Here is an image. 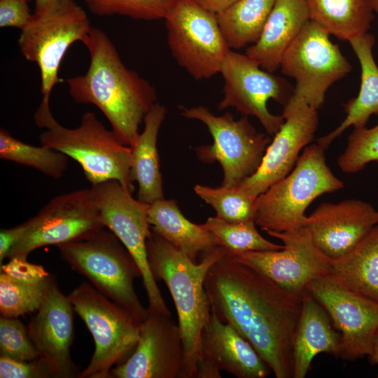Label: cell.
Listing matches in <instances>:
<instances>
[{
  "label": "cell",
  "instance_id": "6da1fadb",
  "mask_svg": "<svg viewBox=\"0 0 378 378\" xmlns=\"http://www.w3.org/2000/svg\"><path fill=\"white\" fill-rule=\"evenodd\" d=\"M204 286L211 311L254 347L276 378H293V342L303 295L228 254L211 267Z\"/></svg>",
  "mask_w": 378,
  "mask_h": 378
},
{
  "label": "cell",
  "instance_id": "7a4b0ae2",
  "mask_svg": "<svg viewBox=\"0 0 378 378\" xmlns=\"http://www.w3.org/2000/svg\"><path fill=\"white\" fill-rule=\"evenodd\" d=\"M82 43L90 54L89 67L84 74L66 80L69 93L76 103L97 106L119 141L131 147L140 124L156 103L155 89L126 67L104 31L92 27Z\"/></svg>",
  "mask_w": 378,
  "mask_h": 378
},
{
  "label": "cell",
  "instance_id": "3957f363",
  "mask_svg": "<svg viewBox=\"0 0 378 378\" xmlns=\"http://www.w3.org/2000/svg\"><path fill=\"white\" fill-rule=\"evenodd\" d=\"M146 247L153 275L156 281L164 282L176 309L184 348L179 378H195L201 333L211 313L206 276L211 267L228 251L217 246L196 263L153 231Z\"/></svg>",
  "mask_w": 378,
  "mask_h": 378
},
{
  "label": "cell",
  "instance_id": "277c9868",
  "mask_svg": "<svg viewBox=\"0 0 378 378\" xmlns=\"http://www.w3.org/2000/svg\"><path fill=\"white\" fill-rule=\"evenodd\" d=\"M49 105L41 102L34 116L36 125L45 129L39 136L41 145L76 161L92 185L115 179L132 192L131 147L121 143L94 113H85L78 127L67 128L55 120Z\"/></svg>",
  "mask_w": 378,
  "mask_h": 378
},
{
  "label": "cell",
  "instance_id": "5b68a950",
  "mask_svg": "<svg viewBox=\"0 0 378 378\" xmlns=\"http://www.w3.org/2000/svg\"><path fill=\"white\" fill-rule=\"evenodd\" d=\"M325 150L318 143L306 146L290 173L258 196L256 225L265 232L304 227V212L316 198L343 188L326 163Z\"/></svg>",
  "mask_w": 378,
  "mask_h": 378
},
{
  "label": "cell",
  "instance_id": "8992f818",
  "mask_svg": "<svg viewBox=\"0 0 378 378\" xmlns=\"http://www.w3.org/2000/svg\"><path fill=\"white\" fill-rule=\"evenodd\" d=\"M106 228L57 247L62 258L97 290L143 321L148 311L134 288V279L141 277L140 269L119 239Z\"/></svg>",
  "mask_w": 378,
  "mask_h": 378
},
{
  "label": "cell",
  "instance_id": "52a82bcc",
  "mask_svg": "<svg viewBox=\"0 0 378 378\" xmlns=\"http://www.w3.org/2000/svg\"><path fill=\"white\" fill-rule=\"evenodd\" d=\"M68 298L95 344L89 365L78 377L111 378L112 368L123 363L135 349L142 321L87 282L76 287Z\"/></svg>",
  "mask_w": 378,
  "mask_h": 378
},
{
  "label": "cell",
  "instance_id": "ba28073f",
  "mask_svg": "<svg viewBox=\"0 0 378 378\" xmlns=\"http://www.w3.org/2000/svg\"><path fill=\"white\" fill-rule=\"evenodd\" d=\"M92 27L84 9L75 0H54L34 11L21 30L18 43L25 59L36 63L41 74V102H49L68 48L83 42Z\"/></svg>",
  "mask_w": 378,
  "mask_h": 378
},
{
  "label": "cell",
  "instance_id": "9c48e42d",
  "mask_svg": "<svg viewBox=\"0 0 378 378\" xmlns=\"http://www.w3.org/2000/svg\"><path fill=\"white\" fill-rule=\"evenodd\" d=\"M181 115L199 120L208 128L214 142L199 146L196 152L201 161L220 164L222 186H237L256 172L271 139L258 132L246 115L234 120L230 113L216 115L202 106L181 107Z\"/></svg>",
  "mask_w": 378,
  "mask_h": 378
},
{
  "label": "cell",
  "instance_id": "30bf717a",
  "mask_svg": "<svg viewBox=\"0 0 378 378\" xmlns=\"http://www.w3.org/2000/svg\"><path fill=\"white\" fill-rule=\"evenodd\" d=\"M91 188L104 225L119 239L140 269L148 307L171 316L148 260L146 242L152 233L149 204L134 199L132 192L115 179Z\"/></svg>",
  "mask_w": 378,
  "mask_h": 378
},
{
  "label": "cell",
  "instance_id": "8fae6325",
  "mask_svg": "<svg viewBox=\"0 0 378 378\" xmlns=\"http://www.w3.org/2000/svg\"><path fill=\"white\" fill-rule=\"evenodd\" d=\"M164 20L168 44L179 66L196 80L220 73L230 48L216 14L195 0H179Z\"/></svg>",
  "mask_w": 378,
  "mask_h": 378
},
{
  "label": "cell",
  "instance_id": "7c38bea8",
  "mask_svg": "<svg viewBox=\"0 0 378 378\" xmlns=\"http://www.w3.org/2000/svg\"><path fill=\"white\" fill-rule=\"evenodd\" d=\"M329 34L309 20L284 53L281 72L295 79L293 96L318 110L328 89L347 75L351 66Z\"/></svg>",
  "mask_w": 378,
  "mask_h": 378
},
{
  "label": "cell",
  "instance_id": "4fadbf2b",
  "mask_svg": "<svg viewBox=\"0 0 378 378\" xmlns=\"http://www.w3.org/2000/svg\"><path fill=\"white\" fill-rule=\"evenodd\" d=\"M25 222L24 234L9 253V259H27L38 248L83 239L106 227L92 188L55 196Z\"/></svg>",
  "mask_w": 378,
  "mask_h": 378
},
{
  "label": "cell",
  "instance_id": "5bb4252c",
  "mask_svg": "<svg viewBox=\"0 0 378 378\" xmlns=\"http://www.w3.org/2000/svg\"><path fill=\"white\" fill-rule=\"evenodd\" d=\"M220 73L225 83L218 108L234 107L244 115L255 117L267 134L274 135L284 118L282 115L270 113L267 104L273 99L284 105L293 92L289 83L262 69L246 54L232 49L227 51Z\"/></svg>",
  "mask_w": 378,
  "mask_h": 378
},
{
  "label": "cell",
  "instance_id": "9a60e30c",
  "mask_svg": "<svg viewBox=\"0 0 378 378\" xmlns=\"http://www.w3.org/2000/svg\"><path fill=\"white\" fill-rule=\"evenodd\" d=\"M266 232L280 239L284 248L228 255L260 272L283 288L301 295L312 281L329 274V258L315 246L304 226Z\"/></svg>",
  "mask_w": 378,
  "mask_h": 378
},
{
  "label": "cell",
  "instance_id": "2e32d148",
  "mask_svg": "<svg viewBox=\"0 0 378 378\" xmlns=\"http://www.w3.org/2000/svg\"><path fill=\"white\" fill-rule=\"evenodd\" d=\"M307 291L340 332L337 357L354 360L370 356L378 327V302L351 291L330 274L312 281Z\"/></svg>",
  "mask_w": 378,
  "mask_h": 378
},
{
  "label": "cell",
  "instance_id": "e0dca14e",
  "mask_svg": "<svg viewBox=\"0 0 378 378\" xmlns=\"http://www.w3.org/2000/svg\"><path fill=\"white\" fill-rule=\"evenodd\" d=\"M284 122L268 145L256 172L238 186L258 197L295 167L299 153L312 143L318 127L317 110L293 95L284 105Z\"/></svg>",
  "mask_w": 378,
  "mask_h": 378
},
{
  "label": "cell",
  "instance_id": "ac0fdd59",
  "mask_svg": "<svg viewBox=\"0 0 378 378\" xmlns=\"http://www.w3.org/2000/svg\"><path fill=\"white\" fill-rule=\"evenodd\" d=\"M139 338L131 356L112 368L111 377L179 378L184 360L178 324L170 315L148 307Z\"/></svg>",
  "mask_w": 378,
  "mask_h": 378
},
{
  "label": "cell",
  "instance_id": "d6986e66",
  "mask_svg": "<svg viewBox=\"0 0 378 378\" xmlns=\"http://www.w3.org/2000/svg\"><path fill=\"white\" fill-rule=\"evenodd\" d=\"M74 311L68 295L63 294L52 275L44 300L27 327L38 358L54 378L78 375L70 351Z\"/></svg>",
  "mask_w": 378,
  "mask_h": 378
},
{
  "label": "cell",
  "instance_id": "ffe728a7",
  "mask_svg": "<svg viewBox=\"0 0 378 378\" xmlns=\"http://www.w3.org/2000/svg\"><path fill=\"white\" fill-rule=\"evenodd\" d=\"M265 378L270 369L254 347L211 311L201 333L195 378Z\"/></svg>",
  "mask_w": 378,
  "mask_h": 378
},
{
  "label": "cell",
  "instance_id": "44dd1931",
  "mask_svg": "<svg viewBox=\"0 0 378 378\" xmlns=\"http://www.w3.org/2000/svg\"><path fill=\"white\" fill-rule=\"evenodd\" d=\"M378 224V211L360 200L323 202L307 216L313 243L329 259L351 251Z\"/></svg>",
  "mask_w": 378,
  "mask_h": 378
},
{
  "label": "cell",
  "instance_id": "7402d4cb",
  "mask_svg": "<svg viewBox=\"0 0 378 378\" xmlns=\"http://www.w3.org/2000/svg\"><path fill=\"white\" fill-rule=\"evenodd\" d=\"M310 20L306 0H275L258 40L246 55L270 73L280 67L282 57Z\"/></svg>",
  "mask_w": 378,
  "mask_h": 378
},
{
  "label": "cell",
  "instance_id": "603a6c76",
  "mask_svg": "<svg viewBox=\"0 0 378 378\" xmlns=\"http://www.w3.org/2000/svg\"><path fill=\"white\" fill-rule=\"evenodd\" d=\"M340 344V334L332 328L328 314L306 291L293 342V378L305 377L318 354L337 356Z\"/></svg>",
  "mask_w": 378,
  "mask_h": 378
},
{
  "label": "cell",
  "instance_id": "cb8c5ba5",
  "mask_svg": "<svg viewBox=\"0 0 378 378\" xmlns=\"http://www.w3.org/2000/svg\"><path fill=\"white\" fill-rule=\"evenodd\" d=\"M349 42L360 64V90L356 97L344 105L346 115L340 125L317 140L326 149L349 127L365 126L371 115H378V66L372 55L374 37L367 32Z\"/></svg>",
  "mask_w": 378,
  "mask_h": 378
},
{
  "label": "cell",
  "instance_id": "d4e9b609",
  "mask_svg": "<svg viewBox=\"0 0 378 378\" xmlns=\"http://www.w3.org/2000/svg\"><path fill=\"white\" fill-rule=\"evenodd\" d=\"M165 115L166 108L155 103L144 118L143 132L131 146L132 177L138 183V200L147 204L164 198L157 140Z\"/></svg>",
  "mask_w": 378,
  "mask_h": 378
},
{
  "label": "cell",
  "instance_id": "484cf974",
  "mask_svg": "<svg viewBox=\"0 0 378 378\" xmlns=\"http://www.w3.org/2000/svg\"><path fill=\"white\" fill-rule=\"evenodd\" d=\"M148 218L151 230L196 261L197 255L217 246L211 233L181 213L177 202L164 198L149 204Z\"/></svg>",
  "mask_w": 378,
  "mask_h": 378
},
{
  "label": "cell",
  "instance_id": "4316f807",
  "mask_svg": "<svg viewBox=\"0 0 378 378\" xmlns=\"http://www.w3.org/2000/svg\"><path fill=\"white\" fill-rule=\"evenodd\" d=\"M329 260V274L351 291L378 302V224L348 253Z\"/></svg>",
  "mask_w": 378,
  "mask_h": 378
},
{
  "label": "cell",
  "instance_id": "83f0119b",
  "mask_svg": "<svg viewBox=\"0 0 378 378\" xmlns=\"http://www.w3.org/2000/svg\"><path fill=\"white\" fill-rule=\"evenodd\" d=\"M306 1L310 20L342 40L367 33L374 18L372 0Z\"/></svg>",
  "mask_w": 378,
  "mask_h": 378
},
{
  "label": "cell",
  "instance_id": "f1b7e54d",
  "mask_svg": "<svg viewBox=\"0 0 378 378\" xmlns=\"http://www.w3.org/2000/svg\"><path fill=\"white\" fill-rule=\"evenodd\" d=\"M275 0H239L216 15L230 49L254 44L260 38Z\"/></svg>",
  "mask_w": 378,
  "mask_h": 378
},
{
  "label": "cell",
  "instance_id": "f546056e",
  "mask_svg": "<svg viewBox=\"0 0 378 378\" xmlns=\"http://www.w3.org/2000/svg\"><path fill=\"white\" fill-rule=\"evenodd\" d=\"M0 158L34 168L55 178L63 175L69 160L67 155L56 150L22 142L3 127L0 130Z\"/></svg>",
  "mask_w": 378,
  "mask_h": 378
},
{
  "label": "cell",
  "instance_id": "4dcf8cb0",
  "mask_svg": "<svg viewBox=\"0 0 378 378\" xmlns=\"http://www.w3.org/2000/svg\"><path fill=\"white\" fill-rule=\"evenodd\" d=\"M202 225L213 234L217 245L225 248L228 254L284 248L283 244L264 238L258 231L254 220L230 223L215 216L208 218Z\"/></svg>",
  "mask_w": 378,
  "mask_h": 378
},
{
  "label": "cell",
  "instance_id": "1f68e13d",
  "mask_svg": "<svg viewBox=\"0 0 378 378\" xmlns=\"http://www.w3.org/2000/svg\"><path fill=\"white\" fill-rule=\"evenodd\" d=\"M194 190L214 209L218 218L230 223L255 221L257 197L247 195L238 186L213 188L196 185Z\"/></svg>",
  "mask_w": 378,
  "mask_h": 378
},
{
  "label": "cell",
  "instance_id": "d6a6232c",
  "mask_svg": "<svg viewBox=\"0 0 378 378\" xmlns=\"http://www.w3.org/2000/svg\"><path fill=\"white\" fill-rule=\"evenodd\" d=\"M36 283L15 281L0 272V314L19 317L36 312L46 296L50 278Z\"/></svg>",
  "mask_w": 378,
  "mask_h": 378
},
{
  "label": "cell",
  "instance_id": "836d02e7",
  "mask_svg": "<svg viewBox=\"0 0 378 378\" xmlns=\"http://www.w3.org/2000/svg\"><path fill=\"white\" fill-rule=\"evenodd\" d=\"M179 0H83L89 10L97 16L115 15L134 20L165 19Z\"/></svg>",
  "mask_w": 378,
  "mask_h": 378
},
{
  "label": "cell",
  "instance_id": "e575fe53",
  "mask_svg": "<svg viewBox=\"0 0 378 378\" xmlns=\"http://www.w3.org/2000/svg\"><path fill=\"white\" fill-rule=\"evenodd\" d=\"M372 162H378V124L371 128L354 127L344 151L338 158L340 169L354 174Z\"/></svg>",
  "mask_w": 378,
  "mask_h": 378
},
{
  "label": "cell",
  "instance_id": "d590c367",
  "mask_svg": "<svg viewBox=\"0 0 378 378\" xmlns=\"http://www.w3.org/2000/svg\"><path fill=\"white\" fill-rule=\"evenodd\" d=\"M0 356L30 361L38 358L26 326L18 317L0 318Z\"/></svg>",
  "mask_w": 378,
  "mask_h": 378
},
{
  "label": "cell",
  "instance_id": "8d00e7d4",
  "mask_svg": "<svg viewBox=\"0 0 378 378\" xmlns=\"http://www.w3.org/2000/svg\"><path fill=\"white\" fill-rule=\"evenodd\" d=\"M1 378H50L52 375L39 359L22 361L0 356Z\"/></svg>",
  "mask_w": 378,
  "mask_h": 378
},
{
  "label": "cell",
  "instance_id": "74e56055",
  "mask_svg": "<svg viewBox=\"0 0 378 378\" xmlns=\"http://www.w3.org/2000/svg\"><path fill=\"white\" fill-rule=\"evenodd\" d=\"M0 272L13 279L24 283H36L50 276V274L39 265L31 263L24 258H13L6 264H2Z\"/></svg>",
  "mask_w": 378,
  "mask_h": 378
},
{
  "label": "cell",
  "instance_id": "f35d334b",
  "mask_svg": "<svg viewBox=\"0 0 378 378\" xmlns=\"http://www.w3.org/2000/svg\"><path fill=\"white\" fill-rule=\"evenodd\" d=\"M29 2V0H0V27L22 30L32 15Z\"/></svg>",
  "mask_w": 378,
  "mask_h": 378
},
{
  "label": "cell",
  "instance_id": "ab89813d",
  "mask_svg": "<svg viewBox=\"0 0 378 378\" xmlns=\"http://www.w3.org/2000/svg\"><path fill=\"white\" fill-rule=\"evenodd\" d=\"M27 229L24 223L9 228H1L0 230V265L8 258L13 248L20 241Z\"/></svg>",
  "mask_w": 378,
  "mask_h": 378
},
{
  "label": "cell",
  "instance_id": "60d3db41",
  "mask_svg": "<svg viewBox=\"0 0 378 378\" xmlns=\"http://www.w3.org/2000/svg\"><path fill=\"white\" fill-rule=\"evenodd\" d=\"M201 6L216 15L223 12L239 0H195Z\"/></svg>",
  "mask_w": 378,
  "mask_h": 378
},
{
  "label": "cell",
  "instance_id": "b9f144b4",
  "mask_svg": "<svg viewBox=\"0 0 378 378\" xmlns=\"http://www.w3.org/2000/svg\"><path fill=\"white\" fill-rule=\"evenodd\" d=\"M370 356L373 363L378 365V327L374 337L372 352Z\"/></svg>",
  "mask_w": 378,
  "mask_h": 378
},
{
  "label": "cell",
  "instance_id": "7bdbcfd3",
  "mask_svg": "<svg viewBox=\"0 0 378 378\" xmlns=\"http://www.w3.org/2000/svg\"><path fill=\"white\" fill-rule=\"evenodd\" d=\"M34 1L35 11L40 10L44 8L47 4L54 0H29V1Z\"/></svg>",
  "mask_w": 378,
  "mask_h": 378
},
{
  "label": "cell",
  "instance_id": "ee69618b",
  "mask_svg": "<svg viewBox=\"0 0 378 378\" xmlns=\"http://www.w3.org/2000/svg\"><path fill=\"white\" fill-rule=\"evenodd\" d=\"M374 11L378 13V0H372Z\"/></svg>",
  "mask_w": 378,
  "mask_h": 378
},
{
  "label": "cell",
  "instance_id": "f6af8a7d",
  "mask_svg": "<svg viewBox=\"0 0 378 378\" xmlns=\"http://www.w3.org/2000/svg\"><path fill=\"white\" fill-rule=\"evenodd\" d=\"M377 377H378V372H377Z\"/></svg>",
  "mask_w": 378,
  "mask_h": 378
}]
</instances>
